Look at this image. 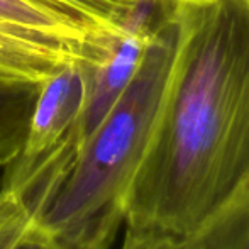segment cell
<instances>
[{"label":"cell","mask_w":249,"mask_h":249,"mask_svg":"<svg viewBox=\"0 0 249 249\" xmlns=\"http://www.w3.org/2000/svg\"><path fill=\"white\" fill-rule=\"evenodd\" d=\"M181 3V2H180ZM180 3L156 16L146 17L119 34L104 54L80 61L85 78V107L82 115V139L85 141L117 102L136 75L144 51L156 31L178 10Z\"/></svg>","instance_id":"obj_4"},{"label":"cell","mask_w":249,"mask_h":249,"mask_svg":"<svg viewBox=\"0 0 249 249\" xmlns=\"http://www.w3.org/2000/svg\"><path fill=\"white\" fill-rule=\"evenodd\" d=\"M83 61L68 44L0 22V73L43 83L61 66Z\"/></svg>","instance_id":"obj_6"},{"label":"cell","mask_w":249,"mask_h":249,"mask_svg":"<svg viewBox=\"0 0 249 249\" xmlns=\"http://www.w3.org/2000/svg\"><path fill=\"white\" fill-rule=\"evenodd\" d=\"M85 78L80 61L41 83L22 149L3 168L2 187L33 207L36 219L65 181L82 149Z\"/></svg>","instance_id":"obj_3"},{"label":"cell","mask_w":249,"mask_h":249,"mask_svg":"<svg viewBox=\"0 0 249 249\" xmlns=\"http://www.w3.org/2000/svg\"><path fill=\"white\" fill-rule=\"evenodd\" d=\"M248 2H249V0H248Z\"/></svg>","instance_id":"obj_13"},{"label":"cell","mask_w":249,"mask_h":249,"mask_svg":"<svg viewBox=\"0 0 249 249\" xmlns=\"http://www.w3.org/2000/svg\"><path fill=\"white\" fill-rule=\"evenodd\" d=\"M97 33L121 34L178 0H51Z\"/></svg>","instance_id":"obj_8"},{"label":"cell","mask_w":249,"mask_h":249,"mask_svg":"<svg viewBox=\"0 0 249 249\" xmlns=\"http://www.w3.org/2000/svg\"><path fill=\"white\" fill-rule=\"evenodd\" d=\"M205 249H249V181L198 231Z\"/></svg>","instance_id":"obj_9"},{"label":"cell","mask_w":249,"mask_h":249,"mask_svg":"<svg viewBox=\"0 0 249 249\" xmlns=\"http://www.w3.org/2000/svg\"><path fill=\"white\" fill-rule=\"evenodd\" d=\"M41 83L0 73V168L22 149Z\"/></svg>","instance_id":"obj_7"},{"label":"cell","mask_w":249,"mask_h":249,"mask_svg":"<svg viewBox=\"0 0 249 249\" xmlns=\"http://www.w3.org/2000/svg\"><path fill=\"white\" fill-rule=\"evenodd\" d=\"M0 22L68 44L83 61L99 58L117 36L90 29L51 0H0Z\"/></svg>","instance_id":"obj_5"},{"label":"cell","mask_w":249,"mask_h":249,"mask_svg":"<svg viewBox=\"0 0 249 249\" xmlns=\"http://www.w3.org/2000/svg\"><path fill=\"white\" fill-rule=\"evenodd\" d=\"M181 5L156 31L136 75L34 222L68 249H110L125 224L129 190L177 56Z\"/></svg>","instance_id":"obj_2"},{"label":"cell","mask_w":249,"mask_h":249,"mask_svg":"<svg viewBox=\"0 0 249 249\" xmlns=\"http://www.w3.org/2000/svg\"><path fill=\"white\" fill-rule=\"evenodd\" d=\"M34 222L33 207L12 190L0 188V249H17Z\"/></svg>","instance_id":"obj_10"},{"label":"cell","mask_w":249,"mask_h":249,"mask_svg":"<svg viewBox=\"0 0 249 249\" xmlns=\"http://www.w3.org/2000/svg\"><path fill=\"white\" fill-rule=\"evenodd\" d=\"M17 249H68L63 246L61 243H58L56 239H53L51 236H48L44 231H41L39 227L34 224L31 232L26 236V239L17 246Z\"/></svg>","instance_id":"obj_12"},{"label":"cell","mask_w":249,"mask_h":249,"mask_svg":"<svg viewBox=\"0 0 249 249\" xmlns=\"http://www.w3.org/2000/svg\"><path fill=\"white\" fill-rule=\"evenodd\" d=\"M249 181V2L188 0L124 226L195 237Z\"/></svg>","instance_id":"obj_1"},{"label":"cell","mask_w":249,"mask_h":249,"mask_svg":"<svg viewBox=\"0 0 249 249\" xmlns=\"http://www.w3.org/2000/svg\"><path fill=\"white\" fill-rule=\"evenodd\" d=\"M119 249H205L197 237H180L158 231L125 226Z\"/></svg>","instance_id":"obj_11"}]
</instances>
